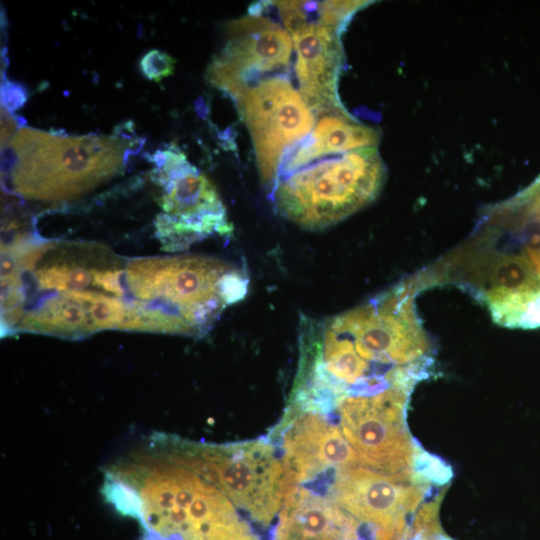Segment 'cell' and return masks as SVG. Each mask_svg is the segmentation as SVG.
Segmentation results:
<instances>
[{"label": "cell", "instance_id": "cell-1", "mask_svg": "<svg viewBox=\"0 0 540 540\" xmlns=\"http://www.w3.org/2000/svg\"><path fill=\"white\" fill-rule=\"evenodd\" d=\"M292 395L333 405L349 396L410 392L429 366L411 361L407 333L374 299L340 314L302 317Z\"/></svg>", "mask_w": 540, "mask_h": 540}, {"label": "cell", "instance_id": "cell-2", "mask_svg": "<svg viewBox=\"0 0 540 540\" xmlns=\"http://www.w3.org/2000/svg\"><path fill=\"white\" fill-rule=\"evenodd\" d=\"M125 139L60 136L20 128L2 147V180L26 199L58 202L78 198L123 168Z\"/></svg>", "mask_w": 540, "mask_h": 540}, {"label": "cell", "instance_id": "cell-3", "mask_svg": "<svg viewBox=\"0 0 540 540\" xmlns=\"http://www.w3.org/2000/svg\"><path fill=\"white\" fill-rule=\"evenodd\" d=\"M385 169L377 147L321 159L279 178L268 190L279 214L308 230L332 226L371 203Z\"/></svg>", "mask_w": 540, "mask_h": 540}, {"label": "cell", "instance_id": "cell-4", "mask_svg": "<svg viewBox=\"0 0 540 540\" xmlns=\"http://www.w3.org/2000/svg\"><path fill=\"white\" fill-rule=\"evenodd\" d=\"M164 441L168 455L214 484L251 521L268 525L282 509L286 472L266 441L219 446Z\"/></svg>", "mask_w": 540, "mask_h": 540}, {"label": "cell", "instance_id": "cell-5", "mask_svg": "<svg viewBox=\"0 0 540 540\" xmlns=\"http://www.w3.org/2000/svg\"><path fill=\"white\" fill-rule=\"evenodd\" d=\"M149 482L161 501L157 527L164 540H260L234 503L184 464L161 462Z\"/></svg>", "mask_w": 540, "mask_h": 540}, {"label": "cell", "instance_id": "cell-6", "mask_svg": "<svg viewBox=\"0 0 540 540\" xmlns=\"http://www.w3.org/2000/svg\"><path fill=\"white\" fill-rule=\"evenodd\" d=\"M154 179L163 187L157 216L159 237L171 250L183 249L214 233L230 231L224 205L207 177L174 144L158 150Z\"/></svg>", "mask_w": 540, "mask_h": 540}, {"label": "cell", "instance_id": "cell-7", "mask_svg": "<svg viewBox=\"0 0 540 540\" xmlns=\"http://www.w3.org/2000/svg\"><path fill=\"white\" fill-rule=\"evenodd\" d=\"M234 100L251 135L262 183L268 189L285 156L315 126L314 115L284 76L263 79Z\"/></svg>", "mask_w": 540, "mask_h": 540}, {"label": "cell", "instance_id": "cell-8", "mask_svg": "<svg viewBox=\"0 0 540 540\" xmlns=\"http://www.w3.org/2000/svg\"><path fill=\"white\" fill-rule=\"evenodd\" d=\"M408 394L391 389L370 397H345L332 406L360 464L406 481L411 480L416 455L404 422Z\"/></svg>", "mask_w": 540, "mask_h": 540}, {"label": "cell", "instance_id": "cell-9", "mask_svg": "<svg viewBox=\"0 0 540 540\" xmlns=\"http://www.w3.org/2000/svg\"><path fill=\"white\" fill-rule=\"evenodd\" d=\"M229 40L211 61L207 79L236 99L254 76L289 64L293 40L286 29L259 14L229 23Z\"/></svg>", "mask_w": 540, "mask_h": 540}, {"label": "cell", "instance_id": "cell-10", "mask_svg": "<svg viewBox=\"0 0 540 540\" xmlns=\"http://www.w3.org/2000/svg\"><path fill=\"white\" fill-rule=\"evenodd\" d=\"M334 470L327 498L356 520L376 527V540H399L406 514L422 499L421 488L363 466Z\"/></svg>", "mask_w": 540, "mask_h": 540}, {"label": "cell", "instance_id": "cell-11", "mask_svg": "<svg viewBox=\"0 0 540 540\" xmlns=\"http://www.w3.org/2000/svg\"><path fill=\"white\" fill-rule=\"evenodd\" d=\"M284 420V468L289 484L305 483L329 469L358 466V455L342 430L322 412L290 404Z\"/></svg>", "mask_w": 540, "mask_h": 540}, {"label": "cell", "instance_id": "cell-12", "mask_svg": "<svg viewBox=\"0 0 540 540\" xmlns=\"http://www.w3.org/2000/svg\"><path fill=\"white\" fill-rule=\"evenodd\" d=\"M341 29L313 23L290 34L296 52L295 71L300 92L312 111L344 110L337 95L342 62Z\"/></svg>", "mask_w": 540, "mask_h": 540}, {"label": "cell", "instance_id": "cell-13", "mask_svg": "<svg viewBox=\"0 0 540 540\" xmlns=\"http://www.w3.org/2000/svg\"><path fill=\"white\" fill-rule=\"evenodd\" d=\"M358 527L331 499L289 485L273 540H358Z\"/></svg>", "mask_w": 540, "mask_h": 540}, {"label": "cell", "instance_id": "cell-14", "mask_svg": "<svg viewBox=\"0 0 540 540\" xmlns=\"http://www.w3.org/2000/svg\"><path fill=\"white\" fill-rule=\"evenodd\" d=\"M378 141L379 135L374 128L354 120L345 110L329 112L287 155L273 184L323 156L376 147Z\"/></svg>", "mask_w": 540, "mask_h": 540}, {"label": "cell", "instance_id": "cell-15", "mask_svg": "<svg viewBox=\"0 0 540 540\" xmlns=\"http://www.w3.org/2000/svg\"><path fill=\"white\" fill-rule=\"evenodd\" d=\"M101 492L120 514L140 519L141 499L130 484L108 472Z\"/></svg>", "mask_w": 540, "mask_h": 540}, {"label": "cell", "instance_id": "cell-16", "mask_svg": "<svg viewBox=\"0 0 540 540\" xmlns=\"http://www.w3.org/2000/svg\"><path fill=\"white\" fill-rule=\"evenodd\" d=\"M174 64L175 60L169 54L153 49L141 58L140 69L148 79L159 82L173 73Z\"/></svg>", "mask_w": 540, "mask_h": 540}, {"label": "cell", "instance_id": "cell-17", "mask_svg": "<svg viewBox=\"0 0 540 540\" xmlns=\"http://www.w3.org/2000/svg\"><path fill=\"white\" fill-rule=\"evenodd\" d=\"M27 99L26 90L17 83L5 80L1 85L2 105L8 110L21 107Z\"/></svg>", "mask_w": 540, "mask_h": 540}, {"label": "cell", "instance_id": "cell-18", "mask_svg": "<svg viewBox=\"0 0 540 540\" xmlns=\"http://www.w3.org/2000/svg\"><path fill=\"white\" fill-rule=\"evenodd\" d=\"M16 127L17 123L12 117L10 110L1 105V148L14 136Z\"/></svg>", "mask_w": 540, "mask_h": 540}]
</instances>
